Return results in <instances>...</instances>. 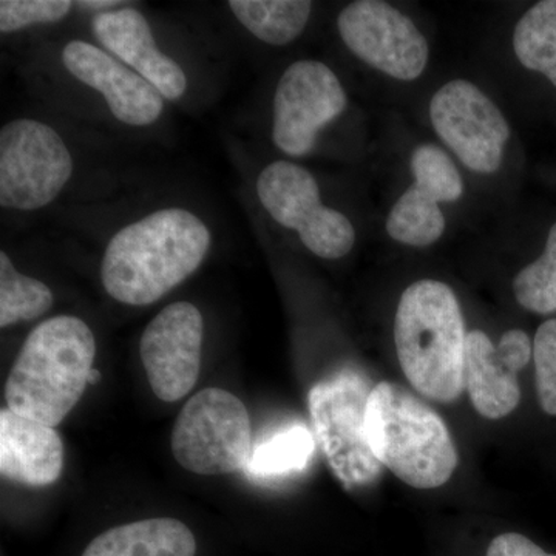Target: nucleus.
I'll return each instance as SVG.
<instances>
[{
  "instance_id": "1",
  "label": "nucleus",
  "mask_w": 556,
  "mask_h": 556,
  "mask_svg": "<svg viewBox=\"0 0 556 556\" xmlns=\"http://www.w3.org/2000/svg\"><path fill=\"white\" fill-rule=\"evenodd\" d=\"M211 243V230L188 208H161L109 241L102 287L124 305H152L200 268Z\"/></svg>"
},
{
  "instance_id": "2",
  "label": "nucleus",
  "mask_w": 556,
  "mask_h": 556,
  "mask_svg": "<svg viewBox=\"0 0 556 556\" xmlns=\"http://www.w3.org/2000/svg\"><path fill=\"white\" fill-rule=\"evenodd\" d=\"M97 340L86 321L58 316L22 345L5 386L7 408L51 428L60 426L89 386Z\"/></svg>"
},
{
  "instance_id": "3",
  "label": "nucleus",
  "mask_w": 556,
  "mask_h": 556,
  "mask_svg": "<svg viewBox=\"0 0 556 556\" xmlns=\"http://www.w3.org/2000/svg\"><path fill=\"white\" fill-rule=\"evenodd\" d=\"M466 328L455 292L438 280L405 289L394 320V342L402 371L431 401H456L466 388Z\"/></svg>"
},
{
  "instance_id": "4",
  "label": "nucleus",
  "mask_w": 556,
  "mask_h": 556,
  "mask_svg": "<svg viewBox=\"0 0 556 556\" xmlns=\"http://www.w3.org/2000/svg\"><path fill=\"white\" fill-rule=\"evenodd\" d=\"M367 434L379 463L405 484L437 489L455 473L456 447L444 420L397 383L372 387Z\"/></svg>"
},
{
  "instance_id": "5",
  "label": "nucleus",
  "mask_w": 556,
  "mask_h": 556,
  "mask_svg": "<svg viewBox=\"0 0 556 556\" xmlns=\"http://www.w3.org/2000/svg\"><path fill=\"white\" fill-rule=\"evenodd\" d=\"M371 390L367 378L345 369L309 391V415L318 447L346 489L372 484L382 470L367 434Z\"/></svg>"
},
{
  "instance_id": "6",
  "label": "nucleus",
  "mask_w": 556,
  "mask_h": 556,
  "mask_svg": "<svg viewBox=\"0 0 556 556\" xmlns=\"http://www.w3.org/2000/svg\"><path fill=\"white\" fill-rule=\"evenodd\" d=\"M182 468L203 477L244 470L251 457V417L236 394L206 388L179 412L170 439Z\"/></svg>"
},
{
  "instance_id": "7",
  "label": "nucleus",
  "mask_w": 556,
  "mask_h": 556,
  "mask_svg": "<svg viewBox=\"0 0 556 556\" xmlns=\"http://www.w3.org/2000/svg\"><path fill=\"white\" fill-rule=\"evenodd\" d=\"M73 174L72 153L49 124L10 121L0 130V206L38 211L56 200Z\"/></svg>"
},
{
  "instance_id": "8",
  "label": "nucleus",
  "mask_w": 556,
  "mask_h": 556,
  "mask_svg": "<svg viewBox=\"0 0 556 556\" xmlns=\"http://www.w3.org/2000/svg\"><path fill=\"white\" fill-rule=\"evenodd\" d=\"M260 203L274 222L298 230L300 240L317 257H345L356 243L353 223L336 208L321 204L317 179L289 161L270 163L257 178Z\"/></svg>"
},
{
  "instance_id": "9",
  "label": "nucleus",
  "mask_w": 556,
  "mask_h": 556,
  "mask_svg": "<svg viewBox=\"0 0 556 556\" xmlns=\"http://www.w3.org/2000/svg\"><path fill=\"white\" fill-rule=\"evenodd\" d=\"M430 119L438 137L468 169L500 170L510 127L495 102L470 80H450L441 87L431 98Z\"/></svg>"
},
{
  "instance_id": "10",
  "label": "nucleus",
  "mask_w": 556,
  "mask_h": 556,
  "mask_svg": "<svg viewBox=\"0 0 556 556\" xmlns=\"http://www.w3.org/2000/svg\"><path fill=\"white\" fill-rule=\"evenodd\" d=\"M346 104V91L327 64L294 62L285 70L274 94V142L287 155H308L317 135L345 112Z\"/></svg>"
},
{
  "instance_id": "11",
  "label": "nucleus",
  "mask_w": 556,
  "mask_h": 556,
  "mask_svg": "<svg viewBox=\"0 0 556 556\" xmlns=\"http://www.w3.org/2000/svg\"><path fill=\"white\" fill-rule=\"evenodd\" d=\"M340 38L358 60L399 80H415L428 64L427 39L413 21L382 0H357L340 11Z\"/></svg>"
},
{
  "instance_id": "12",
  "label": "nucleus",
  "mask_w": 556,
  "mask_h": 556,
  "mask_svg": "<svg viewBox=\"0 0 556 556\" xmlns=\"http://www.w3.org/2000/svg\"><path fill=\"white\" fill-rule=\"evenodd\" d=\"M204 321L189 302L172 303L142 332L141 361L155 396L177 402L199 380Z\"/></svg>"
},
{
  "instance_id": "13",
  "label": "nucleus",
  "mask_w": 556,
  "mask_h": 556,
  "mask_svg": "<svg viewBox=\"0 0 556 556\" xmlns=\"http://www.w3.org/2000/svg\"><path fill=\"white\" fill-rule=\"evenodd\" d=\"M415 177L387 218V232L397 243L427 248L445 230L439 203H455L464 193L463 177L452 159L434 144L419 146L412 155Z\"/></svg>"
},
{
  "instance_id": "14",
  "label": "nucleus",
  "mask_w": 556,
  "mask_h": 556,
  "mask_svg": "<svg viewBox=\"0 0 556 556\" xmlns=\"http://www.w3.org/2000/svg\"><path fill=\"white\" fill-rule=\"evenodd\" d=\"M533 356V345L521 329H510L497 346L482 331L466 340L464 380L475 409L485 419L510 415L521 401L518 372Z\"/></svg>"
},
{
  "instance_id": "15",
  "label": "nucleus",
  "mask_w": 556,
  "mask_h": 556,
  "mask_svg": "<svg viewBox=\"0 0 556 556\" xmlns=\"http://www.w3.org/2000/svg\"><path fill=\"white\" fill-rule=\"evenodd\" d=\"M62 61L76 79L100 91L110 112L121 123L148 127L160 119L163 94L109 51L86 40H70L62 50Z\"/></svg>"
},
{
  "instance_id": "16",
  "label": "nucleus",
  "mask_w": 556,
  "mask_h": 556,
  "mask_svg": "<svg viewBox=\"0 0 556 556\" xmlns=\"http://www.w3.org/2000/svg\"><path fill=\"white\" fill-rule=\"evenodd\" d=\"M91 30L105 51L149 80L167 100L177 101L188 90L185 70L160 51L148 20L138 10L123 7L98 13Z\"/></svg>"
},
{
  "instance_id": "17",
  "label": "nucleus",
  "mask_w": 556,
  "mask_h": 556,
  "mask_svg": "<svg viewBox=\"0 0 556 556\" xmlns=\"http://www.w3.org/2000/svg\"><path fill=\"white\" fill-rule=\"evenodd\" d=\"M64 468V444L54 428L9 408L0 412V473L30 486L54 484Z\"/></svg>"
},
{
  "instance_id": "18",
  "label": "nucleus",
  "mask_w": 556,
  "mask_h": 556,
  "mask_svg": "<svg viewBox=\"0 0 556 556\" xmlns=\"http://www.w3.org/2000/svg\"><path fill=\"white\" fill-rule=\"evenodd\" d=\"M192 530L178 519L152 518L101 533L83 556H195Z\"/></svg>"
},
{
  "instance_id": "19",
  "label": "nucleus",
  "mask_w": 556,
  "mask_h": 556,
  "mask_svg": "<svg viewBox=\"0 0 556 556\" xmlns=\"http://www.w3.org/2000/svg\"><path fill=\"white\" fill-rule=\"evenodd\" d=\"M229 10L249 33L269 46H288L308 25V0H230Z\"/></svg>"
},
{
  "instance_id": "20",
  "label": "nucleus",
  "mask_w": 556,
  "mask_h": 556,
  "mask_svg": "<svg viewBox=\"0 0 556 556\" xmlns=\"http://www.w3.org/2000/svg\"><path fill=\"white\" fill-rule=\"evenodd\" d=\"M316 438L305 426H289L252 447L244 473L252 481H273L300 473L316 452Z\"/></svg>"
},
{
  "instance_id": "21",
  "label": "nucleus",
  "mask_w": 556,
  "mask_h": 556,
  "mask_svg": "<svg viewBox=\"0 0 556 556\" xmlns=\"http://www.w3.org/2000/svg\"><path fill=\"white\" fill-rule=\"evenodd\" d=\"M514 50L522 67L541 73L556 87V0H543L519 20Z\"/></svg>"
},
{
  "instance_id": "22",
  "label": "nucleus",
  "mask_w": 556,
  "mask_h": 556,
  "mask_svg": "<svg viewBox=\"0 0 556 556\" xmlns=\"http://www.w3.org/2000/svg\"><path fill=\"white\" fill-rule=\"evenodd\" d=\"M54 303L51 289L14 268L7 252H0V327L35 320Z\"/></svg>"
},
{
  "instance_id": "23",
  "label": "nucleus",
  "mask_w": 556,
  "mask_h": 556,
  "mask_svg": "<svg viewBox=\"0 0 556 556\" xmlns=\"http://www.w3.org/2000/svg\"><path fill=\"white\" fill-rule=\"evenodd\" d=\"M514 291L522 308L556 313V225L548 230L544 254L515 277Z\"/></svg>"
},
{
  "instance_id": "24",
  "label": "nucleus",
  "mask_w": 556,
  "mask_h": 556,
  "mask_svg": "<svg viewBox=\"0 0 556 556\" xmlns=\"http://www.w3.org/2000/svg\"><path fill=\"white\" fill-rule=\"evenodd\" d=\"M73 5L75 3L68 0H2L0 31L10 35L31 25L56 24L67 16Z\"/></svg>"
},
{
  "instance_id": "25",
  "label": "nucleus",
  "mask_w": 556,
  "mask_h": 556,
  "mask_svg": "<svg viewBox=\"0 0 556 556\" xmlns=\"http://www.w3.org/2000/svg\"><path fill=\"white\" fill-rule=\"evenodd\" d=\"M536 391L541 408L556 416V318L544 321L533 340Z\"/></svg>"
},
{
  "instance_id": "26",
  "label": "nucleus",
  "mask_w": 556,
  "mask_h": 556,
  "mask_svg": "<svg viewBox=\"0 0 556 556\" xmlns=\"http://www.w3.org/2000/svg\"><path fill=\"white\" fill-rule=\"evenodd\" d=\"M486 556H556L547 554L529 538L519 533H504L490 543Z\"/></svg>"
},
{
  "instance_id": "27",
  "label": "nucleus",
  "mask_w": 556,
  "mask_h": 556,
  "mask_svg": "<svg viewBox=\"0 0 556 556\" xmlns=\"http://www.w3.org/2000/svg\"><path fill=\"white\" fill-rule=\"evenodd\" d=\"M76 5L83 10L108 13V11L118 10L121 5H124V2H118V0H83V2H76Z\"/></svg>"
},
{
  "instance_id": "28",
  "label": "nucleus",
  "mask_w": 556,
  "mask_h": 556,
  "mask_svg": "<svg viewBox=\"0 0 556 556\" xmlns=\"http://www.w3.org/2000/svg\"><path fill=\"white\" fill-rule=\"evenodd\" d=\"M101 380V372L98 371V369H91L90 376H89V386H94V383L100 382Z\"/></svg>"
}]
</instances>
